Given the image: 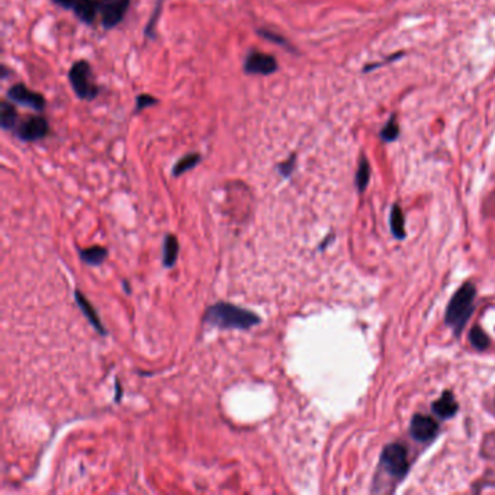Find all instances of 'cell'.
Instances as JSON below:
<instances>
[{
	"label": "cell",
	"instance_id": "cell-1",
	"mask_svg": "<svg viewBox=\"0 0 495 495\" xmlns=\"http://www.w3.org/2000/svg\"><path fill=\"white\" fill-rule=\"evenodd\" d=\"M203 321L211 327L224 330H250L260 322V318L255 312L230 302H217L206 310Z\"/></svg>",
	"mask_w": 495,
	"mask_h": 495
},
{
	"label": "cell",
	"instance_id": "cell-2",
	"mask_svg": "<svg viewBox=\"0 0 495 495\" xmlns=\"http://www.w3.org/2000/svg\"><path fill=\"white\" fill-rule=\"evenodd\" d=\"M476 290L472 283L464 285L461 290L453 295L447 305L446 311V322L455 330L456 333H461L462 328L466 325L475 301Z\"/></svg>",
	"mask_w": 495,
	"mask_h": 495
},
{
	"label": "cell",
	"instance_id": "cell-3",
	"mask_svg": "<svg viewBox=\"0 0 495 495\" xmlns=\"http://www.w3.org/2000/svg\"><path fill=\"white\" fill-rule=\"evenodd\" d=\"M68 80L73 91L80 99L93 101L98 96L99 88L92 81V68L86 60H78L71 66Z\"/></svg>",
	"mask_w": 495,
	"mask_h": 495
},
{
	"label": "cell",
	"instance_id": "cell-4",
	"mask_svg": "<svg viewBox=\"0 0 495 495\" xmlns=\"http://www.w3.org/2000/svg\"><path fill=\"white\" fill-rule=\"evenodd\" d=\"M381 464L389 475L394 478H402L408 471V455L405 447L398 443L387 446L382 451Z\"/></svg>",
	"mask_w": 495,
	"mask_h": 495
},
{
	"label": "cell",
	"instance_id": "cell-5",
	"mask_svg": "<svg viewBox=\"0 0 495 495\" xmlns=\"http://www.w3.org/2000/svg\"><path fill=\"white\" fill-rule=\"evenodd\" d=\"M279 64L276 58L270 54L260 51H250L249 56L244 60V73L245 74H257V76H269L276 73Z\"/></svg>",
	"mask_w": 495,
	"mask_h": 495
},
{
	"label": "cell",
	"instance_id": "cell-6",
	"mask_svg": "<svg viewBox=\"0 0 495 495\" xmlns=\"http://www.w3.org/2000/svg\"><path fill=\"white\" fill-rule=\"evenodd\" d=\"M130 8V0H101L102 25L105 29H112L126 18Z\"/></svg>",
	"mask_w": 495,
	"mask_h": 495
},
{
	"label": "cell",
	"instance_id": "cell-7",
	"mask_svg": "<svg viewBox=\"0 0 495 495\" xmlns=\"http://www.w3.org/2000/svg\"><path fill=\"white\" fill-rule=\"evenodd\" d=\"M49 128V121L44 116H28L18 127L16 134L22 141L32 143L46 138Z\"/></svg>",
	"mask_w": 495,
	"mask_h": 495
},
{
	"label": "cell",
	"instance_id": "cell-8",
	"mask_svg": "<svg viewBox=\"0 0 495 495\" xmlns=\"http://www.w3.org/2000/svg\"><path fill=\"white\" fill-rule=\"evenodd\" d=\"M8 98L12 102H15V103H21V105L29 106V108H32V109H35L38 112L44 111V108L47 105L46 98L43 95L28 89L24 83H16L12 88H9Z\"/></svg>",
	"mask_w": 495,
	"mask_h": 495
},
{
	"label": "cell",
	"instance_id": "cell-9",
	"mask_svg": "<svg viewBox=\"0 0 495 495\" xmlns=\"http://www.w3.org/2000/svg\"><path fill=\"white\" fill-rule=\"evenodd\" d=\"M411 436L414 437L417 442H429L434 439V436L439 432L437 423L427 416H414L411 420Z\"/></svg>",
	"mask_w": 495,
	"mask_h": 495
},
{
	"label": "cell",
	"instance_id": "cell-10",
	"mask_svg": "<svg viewBox=\"0 0 495 495\" xmlns=\"http://www.w3.org/2000/svg\"><path fill=\"white\" fill-rule=\"evenodd\" d=\"M73 11L81 22L92 25L101 12V0H78Z\"/></svg>",
	"mask_w": 495,
	"mask_h": 495
},
{
	"label": "cell",
	"instance_id": "cell-11",
	"mask_svg": "<svg viewBox=\"0 0 495 495\" xmlns=\"http://www.w3.org/2000/svg\"><path fill=\"white\" fill-rule=\"evenodd\" d=\"M74 297H76V302H77L78 308L81 310V312L85 314V317L89 320V322L92 324V327L96 330V332H98L99 335L106 336V330H105V327L102 325V322H101V320H99V317H98L95 308H93V307L91 305V302L86 300V297H85L83 294H81L80 291H76V292H74Z\"/></svg>",
	"mask_w": 495,
	"mask_h": 495
},
{
	"label": "cell",
	"instance_id": "cell-12",
	"mask_svg": "<svg viewBox=\"0 0 495 495\" xmlns=\"http://www.w3.org/2000/svg\"><path fill=\"white\" fill-rule=\"evenodd\" d=\"M456 411H458V402L451 392H444L442 395V398H439L433 404V412L434 414H437L440 419L453 417L456 414Z\"/></svg>",
	"mask_w": 495,
	"mask_h": 495
},
{
	"label": "cell",
	"instance_id": "cell-13",
	"mask_svg": "<svg viewBox=\"0 0 495 495\" xmlns=\"http://www.w3.org/2000/svg\"><path fill=\"white\" fill-rule=\"evenodd\" d=\"M179 256V241L175 235L169 234L164 238L163 244V265L166 267H173Z\"/></svg>",
	"mask_w": 495,
	"mask_h": 495
},
{
	"label": "cell",
	"instance_id": "cell-14",
	"mask_svg": "<svg viewBox=\"0 0 495 495\" xmlns=\"http://www.w3.org/2000/svg\"><path fill=\"white\" fill-rule=\"evenodd\" d=\"M18 121V111L14 103L4 101L0 103V126L5 131L14 130Z\"/></svg>",
	"mask_w": 495,
	"mask_h": 495
},
{
	"label": "cell",
	"instance_id": "cell-15",
	"mask_svg": "<svg viewBox=\"0 0 495 495\" xmlns=\"http://www.w3.org/2000/svg\"><path fill=\"white\" fill-rule=\"evenodd\" d=\"M106 256H108V250L101 245H95V247H91V249H85L80 252V259L85 263L93 265V266H99L106 259Z\"/></svg>",
	"mask_w": 495,
	"mask_h": 495
},
{
	"label": "cell",
	"instance_id": "cell-16",
	"mask_svg": "<svg viewBox=\"0 0 495 495\" xmlns=\"http://www.w3.org/2000/svg\"><path fill=\"white\" fill-rule=\"evenodd\" d=\"M200 161V154L199 153H190L185 157H182L173 168V176H180L189 170H192L193 168L198 166V163Z\"/></svg>",
	"mask_w": 495,
	"mask_h": 495
},
{
	"label": "cell",
	"instance_id": "cell-17",
	"mask_svg": "<svg viewBox=\"0 0 495 495\" xmlns=\"http://www.w3.org/2000/svg\"><path fill=\"white\" fill-rule=\"evenodd\" d=\"M389 223H391V230L392 234L397 238H404L405 237V218H404V213L399 208L398 205H395L392 211H391V217H389Z\"/></svg>",
	"mask_w": 495,
	"mask_h": 495
},
{
	"label": "cell",
	"instance_id": "cell-18",
	"mask_svg": "<svg viewBox=\"0 0 495 495\" xmlns=\"http://www.w3.org/2000/svg\"><path fill=\"white\" fill-rule=\"evenodd\" d=\"M469 339H471V343L474 345V347H476L479 350L486 349L489 346V337L482 332L479 327H474L472 328Z\"/></svg>",
	"mask_w": 495,
	"mask_h": 495
},
{
	"label": "cell",
	"instance_id": "cell-19",
	"mask_svg": "<svg viewBox=\"0 0 495 495\" xmlns=\"http://www.w3.org/2000/svg\"><path fill=\"white\" fill-rule=\"evenodd\" d=\"M369 176H370V168H369V163L367 160H362L360 163V166H359V170H357V175H356V185L359 188V190H363L366 186H367V182H369Z\"/></svg>",
	"mask_w": 495,
	"mask_h": 495
},
{
	"label": "cell",
	"instance_id": "cell-20",
	"mask_svg": "<svg viewBox=\"0 0 495 495\" xmlns=\"http://www.w3.org/2000/svg\"><path fill=\"white\" fill-rule=\"evenodd\" d=\"M399 136V127H398V123L395 121V118L392 116L389 119V122L387 123V126L384 127L382 133H381V137L385 140V141H394L397 137Z\"/></svg>",
	"mask_w": 495,
	"mask_h": 495
},
{
	"label": "cell",
	"instance_id": "cell-21",
	"mask_svg": "<svg viewBox=\"0 0 495 495\" xmlns=\"http://www.w3.org/2000/svg\"><path fill=\"white\" fill-rule=\"evenodd\" d=\"M257 34H259L260 36H263L265 39L270 41V43H273V44H279V46H283V47H287V49L291 47V44L287 43V41H286L282 35L275 34V32H272V31H269V29H257ZM290 50H291V49H290Z\"/></svg>",
	"mask_w": 495,
	"mask_h": 495
},
{
	"label": "cell",
	"instance_id": "cell-22",
	"mask_svg": "<svg viewBox=\"0 0 495 495\" xmlns=\"http://www.w3.org/2000/svg\"><path fill=\"white\" fill-rule=\"evenodd\" d=\"M158 101L155 98H153L151 95H147V93H143V95H138L137 99H136V113L138 112H143L146 108H150L153 105H155Z\"/></svg>",
	"mask_w": 495,
	"mask_h": 495
},
{
	"label": "cell",
	"instance_id": "cell-23",
	"mask_svg": "<svg viewBox=\"0 0 495 495\" xmlns=\"http://www.w3.org/2000/svg\"><path fill=\"white\" fill-rule=\"evenodd\" d=\"M295 161H297V155L292 154L286 161H283V163L279 164V168H277V169H279V172L282 173V176H285V178L291 176V173H292L294 169H295Z\"/></svg>",
	"mask_w": 495,
	"mask_h": 495
},
{
	"label": "cell",
	"instance_id": "cell-24",
	"mask_svg": "<svg viewBox=\"0 0 495 495\" xmlns=\"http://www.w3.org/2000/svg\"><path fill=\"white\" fill-rule=\"evenodd\" d=\"M160 9H161V2H158L157 4V6H155V9H154V12H153V19L148 22V25H147V29H146V35H151L153 34V29H154V24H155V21H157V18L160 16Z\"/></svg>",
	"mask_w": 495,
	"mask_h": 495
},
{
	"label": "cell",
	"instance_id": "cell-25",
	"mask_svg": "<svg viewBox=\"0 0 495 495\" xmlns=\"http://www.w3.org/2000/svg\"><path fill=\"white\" fill-rule=\"evenodd\" d=\"M78 2V0H54V4L64 8V9H73L76 6V4Z\"/></svg>",
	"mask_w": 495,
	"mask_h": 495
}]
</instances>
